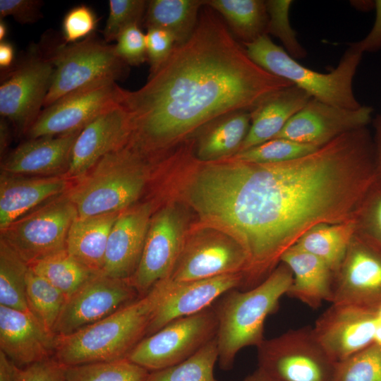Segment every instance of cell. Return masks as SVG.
<instances>
[{
    "mask_svg": "<svg viewBox=\"0 0 381 381\" xmlns=\"http://www.w3.org/2000/svg\"><path fill=\"white\" fill-rule=\"evenodd\" d=\"M81 131L28 139L3 157L1 173L28 176L65 175L73 144Z\"/></svg>",
    "mask_w": 381,
    "mask_h": 381,
    "instance_id": "obj_23",
    "label": "cell"
},
{
    "mask_svg": "<svg viewBox=\"0 0 381 381\" xmlns=\"http://www.w3.org/2000/svg\"><path fill=\"white\" fill-rule=\"evenodd\" d=\"M355 233L354 219L321 224L307 231L294 246L318 258L334 273Z\"/></svg>",
    "mask_w": 381,
    "mask_h": 381,
    "instance_id": "obj_31",
    "label": "cell"
},
{
    "mask_svg": "<svg viewBox=\"0 0 381 381\" xmlns=\"http://www.w3.org/2000/svg\"><path fill=\"white\" fill-rule=\"evenodd\" d=\"M145 157L126 144L99 159L68 190L78 217L121 212L131 207L147 181Z\"/></svg>",
    "mask_w": 381,
    "mask_h": 381,
    "instance_id": "obj_5",
    "label": "cell"
},
{
    "mask_svg": "<svg viewBox=\"0 0 381 381\" xmlns=\"http://www.w3.org/2000/svg\"><path fill=\"white\" fill-rule=\"evenodd\" d=\"M68 190L45 202L1 231L0 239L28 265L66 249L69 229L78 217Z\"/></svg>",
    "mask_w": 381,
    "mask_h": 381,
    "instance_id": "obj_10",
    "label": "cell"
},
{
    "mask_svg": "<svg viewBox=\"0 0 381 381\" xmlns=\"http://www.w3.org/2000/svg\"><path fill=\"white\" fill-rule=\"evenodd\" d=\"M97 22V17L91 8L83 4L76 6L64 17L62 40L66 44L80 41L94 33Z\"/></svg>",
    "mask_w": 381,
    "mask_h": 381,
    "instance_id": "obj_42",
    "label": "cell"
},
{
    "mask_svg": "<svg viewBox=\"0 0 381 381\" xmlns=\"http://www.w3.org/2000/svg\"><path fill=\"white\" fill-rule=\"evenodd\" d=\"M334 381H381V345L373 344L339 363Z\"/></svg>",
    "mask_w": 381,
    "mask_h": 381,
    "instance_id": "obj_38",
    "label": "cell"
},
{
    "mask_svg": "<svg viewBox=\"0 0 381 381\" xmlns=\"http://www.w3.org/2000/svg\"><path fill=\"white\" fill-rule=\"evenodd\" d=\"M148 1L110 0L109 16L102 31L107 43L116 40L120 33L133 24L143 23Z\"/></svg>",
    "mask_w": 381,
    "mask_h": 381,
    "instance_id": "obj_41",
    "label": "cell"
},
{
    "mask_svg": "<svg viewBox=\"0 0 381 381\" xmlns=\"http://www.w3.org/2000/svg\"><path fill=\"white\" fill-rule=\"evenodd\" d=\"M293 85L254 62L222 18L204 6L197 27L147 83L119 87L118 102L130 128L128 144L147 155Z\"/></svg>",
    "mask_w": 381,
    "mask_h": 381,
    "instance_id": "obj_2",
    "label": "cell"
},
{
    "mask_svg": "<svg viewBox=\"0 0 381 381\" xmlns=\"http://www.w3.org/2000/svg\"><path fill=\"white\" fill-rule=\"evenodd\" d=\"M119 213L77 217L67 236L69 255L87 268L102 272L109 236Z\"/></svg>",
    "mask_w": 381,
    "mask_h": 381,
    "instance_id": "obj_28",
    "label": "cell"
},
{
    "mask_svg": "<svg viewBox=\"0 0 381 381\" xmlns=\"http://www.w3.org/2000/svg\"><path fill=\"white\" fill-rule=\"evenodd\" d=\"M319 147L286 138H277L238 152L225 159L254 164L279 163L301 157Z\"/></svg>",
    "mask_w": 381,
    "mask_h": 381,
    "instance_id": "obj_37",
    "label": "cell"
},
{
    "mask_svg": "<svg viewBox=\"0 0 381 381\" xmlns=\"http://www.w3.org/2000/svg\"><path fill=\"white\" fill-rule=\"evenodd\" d=\"M217 318L212 306L171 321L145 337L126 358L148 371L164 369L188 358L216 337Z\"/></svg>",
    "mask_w": 381,
    "mask_h": 381,
    "instance_id": "obj_11",
    "label": "cell"
},
{
    "mask_svg": "<svg viewBox=\"0 0 381 381\" xmlns=\"http://www.w3.org/2000/svg\"><path fill=\"white\" fill-rule=\"evenodd\" d=\"M140 297L128 280L112 278L101 272L67 298L53 333L56 336L72 334Z\"/></svg>",
    "mask_w": 381,
    "mask_h": 381,
    "instance_id": "obj_14",
    "label": "cell"
},
{
    "mask_svg": "<svg viewBox=\"0 0 381 381\" xmlns=\"http://www.w3.org/2000/svg\"><path fill=\"white\" fill-rule=\"evenodd\" d=\"M15 49L12 43L4 40L0 42V68L2 72L9 70L15 64Z\"/></svg>",
    "mask_w": 381,
    "mask_h": 381,
    "instance_id": "obj_50",
    "label": "cell"
},
{
    "mask_svg": "<svg viewBox=\"0 0 381 381\" xmlns=\"http://www.w3.org/2000/svg\"><path fill=\"white\" fill-rule=\"evenodd\" d=\"M356 233L381 248V178L377 176L354 217Z\"/></svg>",
    "mask_w": 381,
    "mask_h": 381,
    "instance_id": "obj_40",
    "label": "cell"
},
{
    "mask_svg": "<svg viewBox=\"0 0 381 381\" xmlns=\"http://www.w3.org/2000/svg\"><path fill=\"white\" fill-rule=\"evenodd\" d=\"M373 344L381 345V321H380L379 320H378V324H377L375 333Z\"/></svg>",
    "mask_w": 381,
    "mask_h": 381,
    "instance_id": "obj_55",
    "label": "cell"
},
{
    "mask_svg": "<svg viewBox=\"0 0 381 381\" xmlns=\"http://www.w3.org/2000/svg\"><path fill=\"white\" fill-rule=\"evenodd\" d=\"M64 365L54 358L20 368L16 381H64Z\"/></svg>",
    "mask_w": 381,
    "mask_h": 381,
    "instance_id": "obj_46",
    "label": "cell"
},
{
    "mask_svg": "<svg viewBox=\"0 0 381 381\" xmlns=\"http://www.w3.org/2000/svg\"><path fill=\"white\" fill-rule=\"evenodd\" d=\"M371 122L374 128L373 140L376 171L377 176L381 178V114L376 115Z\"/></svg>",
    "mask_w": 381,
    "mask_h": 381,
    "instance_id": "obj_48",
    "label": "cell"
},
{
    "mask_svg": "<svg viewBox=\"0 0 381 381\" xmlns=\"http://www.w3.org/2000/svg\"><path fill=\"white\" fill-rule=\"evenodd\" d=\"M29 310L49 331L54 325L67 299L59 289L29 269L26 282Z\"/></svg>",
    "mask_w": 381,
    "mask_h": 381,
    "instance_id": "obj_35",
    "label": "cell"
},
{
    "mask_svg": "<svg viewBox=\"0 0 381 381\" xmlns=\"http://www.w3.org/2000/svg\"><path fill=\"white\" fill-rule=\"evenodd\" d=\"M375 18L372 29L361 41L349 44L363 54L381 49V0L375 1Z\"/></svg>",
    "mask_w": 381,
    "mask_h": 381,
    "instance_id": "obj_47",
    "label": "cell"
},
{
    "mask_svg": "<svg viewBox=\"0 0 381 381\" xmlns=\"http://www.w3.org/2000/svg\"><path fill=\"white\" fill-rule=\"evenodd\" d=\"M243 381H274L263 373H262L260 371L257 370L255 373H253L252 375L248 376L245 378Z\"/></svg>",
    "mask_w": 381,
    "mask_h": 381,
    "instance_id": "obj_53",
    "label": "cell"
},
{
    "mask_svg": "<svg viewBox=\"0 0 381 381\" xmlns=\"http://www.w3.org/2000/svg\"><path fill=\"white\" fill-rule=\"evenodd\" d=\"M376 309L332 303L313 328L318 343L339 363L374 343Z\"/></svg>",
    "mask_w": 381,
    "mask_h": 381,
    "instance_id": "obj_17",
    "label": "cell"
},
{
    "mask_svg": "<svg viewBox=\"0 0 381 381\" xmlns=\"http://www.w3.org/2000/svg\"><path fill=\"white\" fill-rule=\"evenodd\" d=\"M186 239V219L178 207L166 206L152 216L139 265L128 280L140 296L169 278Z\"/></svg>",
    "mask_w": 381,
    "mask_h": 381,
    "instance_id": "obj_12",
    "label": "cell"
},
{
    "mask_svg": "<svg viewBox=\"0 0 381 381\" xmlns=\"http://www.w3.org/2000/svg\"><path fill=\"white\" fill-rule=\"evenodd\" d=\"M56 339L30 310L0 306V350L18 367L54 358Z\"/></svg>",
    "mask_w": 381,
    "mask_h": 381,
    "instance_id": "obj_22",
    "label": "cell"
},
{
    "mask_svg": "<svg viewBox=\"0 0 381 381\" xmlns=\"http://www.w3.org/2000/svg\"><path fill=\"white\" fill-rule=\"evenodd\" d=\"M243 273H231L186 282L167 279V289L148 326L149 336L171 321L198 313L243 285Z\"/></svg>",
    "mask_w": 381,
    "mask_h": 381,
    "instance_id": "obj_19",
    "label": "cell"
},
{
    "mask_svg": "<svg viewBox=\"0 0 381 381\" xmlns=\"http://www.w3.org/2000/svg\"><path fill=\"white\" fill-rule=\"evenodd\" d=\"M268 14L267 35L277 37L283 44L285 51L294 59L306 56L307 52L296 37V32L289 21L291 0L265 1Z\"/></svg>",
    "mask_w": 381,
    "mask_h": 381,
    "instance_id": "obj_39",
    "label": "cell"
},
{
    "mask_svg": "<svg viewBox=\"0 0 381 381\" xmlns=\"http://www.w3.org/2000/svg\"><path fill=\"white\" fill-rule=\"evenodd\" d=\"M145 37L149 75H152L169 58L176 44L172 34L162 28H147Z\"/></svg>",
    "mask_w": 381,
    "mask_h": 381,
    "instance_id": "obj_44",
    "label": "cell"
},
{
    "mask_svg": "<svg viewBox=\"0 0 381 381\" xmlns=\"http://www.w3.org/2000/svg\"><path fill=\"white\" fill-rule=\"evenodd\" d=\"M243 45L258 65L302 89L312 98L349 109L362 106L354 95L352 83L363 54L351 45L349 44L337 66L327 73L301 65L267 35Z\"/></svg>",
    "mask_w": 381,
    "mask_h": 381,
    "instance_id": "obj_6",
    "label": "cell"
},
{
    "mask_svg": "<svg viewBox=\"0 0 381 381\" xmlns=\"http://www.w3.org/2000/svg\"><path fill=\"white\" fill-rule=\"evenodd\" d=\"M376 313L378 320L381 321V305L376 309Z\"/></svg>",
    "mask_w": 381,
    "mask_h": 381,
    "instance_id": "obj_56",
    "label": "cell"
},
{
    "mask_svg": "<svg viewBox=\"0 0 381 381\" xmlns=\"http://www.w3.org/2000/svg\"><path fill=\"white\" fill-rule=\"evenodd\" d=\"M246 254L240 243L222 231H203L186 238L169 278L186 282L226 274L243 273Z\"/></svg>",
    "mask_w": 381,
    "mask_h": 381,
    "instance_id": "obj_15",
    "label": "cell"
},
{
    "mask_svg": "<svg viewBox=\"0 0 381 381\" xmlns=\"http://www.w3.org/2000/svg\"><path fill=\"white\" fill-rule=\"evenodd\" d=\"M206 6L224 20L233 36L242 44L267 35L268 14L262 0H206Z\"/></svg>",
    "mask_w": 381,
    "mask_h": 381,
    "instance_id": "obj_30",
    "label": "cell"
},
{
    "mask_svg": "<svg viewBox=\"0 0 381 381\" xmlns=\"http://www.w3.org/2000/svg\"><path fill=\"white\" fill-rule=\"evenodd\" d=\"M116 41V52L128 66H138L147 61L146 37L140 25L125 28Z\"/></svg>",
    "mask_w": 381,
    "mask_h": 381,
    "instance_id": "obj_43",
    "label": "cell"
},
{
    "mask_svg": "<svg viewBox=\"0 0 381 381\" xmlns=\"http://www.w3.org/2000/svg\"><path fill=\"white\" fill-rule=\"evenodd\" d=\"M10 122L5 118L0 119V152L1 157L8 152L7 148L11 141Z\"/></svg>",
    "mask_w": 381,
    "mask_h": 381,
    "instance_id": "obj_51",
    "label": "cell"
},
{
    "mask_svg": "<svg viewBox=\"0 0 381 381\" xmlns=\"http://www.w3.org/2000/svg\"><path fill=\"white\" fill-rule=\"evenodd\" d=\"M258 370L274 381H334L338 363L303 327L265 339L257 348Z\"/></svg>",
    "mask_w": 381,
    "mask_h": 381,
    "instance_id": "obj_8",
    "label": "cell"
},
{
    "mask_svg": "<svg viewBox=\"0 0 381 381\" xmlns=\"http://www.w3.org/2000/svg\"><path fill=\"white\" fill-rule=\"evenodd\" d=\"M54 67L40 45H32L8 71L0 85V115L18 135H26L44 107Z\"/></svg>",
    "mask_w": 381,
    "mask_h": 381,
    "instance_id": "obj_9",
    "label": "cell"
},
{
    "mask_svg": "<svg viewBox=\"0 0 381 381\" xmlns=\"http://www.w3.org/2000/svg\"><path fill=\"white\" fill-rule=\"evenodd\" d=\"M72 180L54 176L0 175V231L45 202L66 193Z\"/></svg>",
    "mask_w": 381,
    "mask_h": 381,
    "instance_id": "obj_24",
    "label": "cell"
},
{
    "mask_svg": "<svg viewBox=\"0 0 381 381\" xmlns=\"http://www.w3.org/2000/svg\"><path fill=\"white\" fill-rule=\"evenodd\" d=\"M293 281L289 267L281 262L260 283L247 290L233 289L222 296L214 308L217 318V342L220 367L229 370L245 347H258L265 339L267 317L274 313Z\"/></svg>",
    "mask_w": 381,
    "mask_h": 381,
    "instance_id": "obj_4",
    "label": "cell"
},
{
    "mask_svg": "<svg viewBox=\"0 0 381 381\" xmlns=\"http://www.w3.org/2000/svg\"><path fill=\"white\" fill-rule=\"evenodd\" d=\"M167 289V279L108 317L65 336H56L54 358L63 365L126 358L146 336Z\"/></svg>",
    "mask_w": 381,
    "mask_h": 381,
    "instance_id": "obj_3",
    "label": "cell"
},
{
    "mask_svg": "<svg viewBox=\"0 0 381 381\" xmlns=\"http://www.w3.org/2000/svg\"><path fill=\"white\" fill-rule=\"evenodd\" d=\"M40 46L54 67L44 108L91 83L102 80L116 81L128 75L129 66L117 55L115 45L95 33L69 44L46 37Z\"/></svg>",
    "mask_w": 381,
    "mask_h": 381,
    "instance_id": "obj_7",
    "label": "cell"
},
{
    "mask_svg": "<svg viewBox=\"0 0 381 381\" xmlns=\"http://www.w3.org/2000/svg\"><path fill=\"white\" fill-rule=\"evenodd\" d=\"M19 368L0 350V381H16Z\"/></svg>",
    "mask_w": 381,
    "mask_h": 381,
    "instance_id": "obj_49",
    "label": "cell"
},
{
    "mask_svg": "<svg viewBox=\"0 0 381 381\" xmlns=\"http://www.w3.org/2000/svg\"><path fill=\"white\" fill-rule=\"evenodd\" d=\"M152 204L145 202L121 212L110 231L102 273L129 280L139 265L152 217Z\"/></svg>",
    "mask_w": 381,
    "mask_h": 381,
    "instance_id": "obj_21",
    "label": "cell"
},
{
    "mask_svg": "<svg viewBox=\"0 0 381 381\" xmlns=\"http://www.w3.org/2000/svg\"><path fill=\"white\" fill-rule=\"evenodd\" d=\"M352 3L355 8L361 11H368L375 8V1H356Z\"/></svg>",
    "mask_w": 381,
    "mask_h": 381,
    "instance_id": "obj_52",
    "label": "cell"
},
{
    "mask_svg": "<svg viewBox=\"0 0 381 381\" xmlns=\"http://www.w3.org/2000/svg\"><path fill=\"white\" fill-rule=\"evenodd\" d=\"M150 371L127 358L64 365V381H144Z\"/></svg>",
    "mask_w": 381,
    "mask_h": 381,
    "instance_id": "obj_36",
    "label": "cell"
},
{
    "mask_svg": "<svg viewBox=\"0 0 381 381\" xmlns=\"http://www.w3.org/2000/svg\"><path fill=\"white\" fill-rule=\"evenodd\" d=\"M29 265L0 239V306L29 310L26 282Z\"/></svg>",
    "mask_w": 381,
    "mask_h": 381,
    "instance_id": "obj_33",
    "label": "cell"
},
{
    "mask_svg": "<svg viewBox=\"0 0 381 381\" xmlns=\"http://www.w3.org/2000/svg\"><path fill=\"white\" fill-rule=\"evenodd\" d=\"M205 4L206 0H150L143 24L147 28H159L169 31L176 44H181L194 32Z\"/></svg>",
    "mask_w": 381,
    "mask_h": 381,
    "instance_id": "obj_29",
    "label": "cell"
},
{
    "mask_svg": "<svg viewBox=\"0 0 381 381\" xmlns=\"http://www.w3.org/2000/svg\"><path fill=\"white\" fill-rule=\"evenodd\" d=\"M29 266L35 273L64 293L66 298L101 273L80 263L66 249L34 262Z\"/></svg>",
    "mask_w": 381,
    "mask_h": 381,
    "instance_id": "obj_32",
    "label": "cell"
},
{
    "mask_svg": "<svg viewBox=\"0 0 381 381\" xmlns=\"http://www.w3.org/2000/svg\"><path fill=\"white\" fill-rule=\"evenodd\" d=\"M129 135L126 114L117 100L80 132L65 176L74 181L78 180L106 155L126 145Z\"/></svg>",
    "mask_w": 381,
    "mask_h": 381,
    "instance_id": "obj_20",
    "label": "cell"
},
{
    "mask_svg": "<svg viewBox=\"0 0 381 381\" xmlns=\"http://www.w3.org/2000/svg\"><path fill=\"white\" fill-rule=\"evenodd\" d=\"M102 80L75 90L44 107L28 130V139L82 130L118 100L119 85Z\"/></svg>",
    "mask_w": 381,
    "mask_h": 381,
    "instance_id": "obj_13",
    "label": "cell"
},
{
    "mask_svg": "<svg viewBox=\"0 0 381 381\" xmlns=\"http://www.w3.org/2000/svg\"><path fill=\"white\" fill-rule=\"evenodd\" d=\"M330 303L372 309L381 305V248L356 233L334 273Z\"/></svg>",
    "mask_w": 381,
    "mask_h": 381,
    "instance_id": "obj_16",
    "label": "cell"
},
{
    "mask_svg": "<svg viewBox=\"0 0 381 381\" xmlns=\"http://www.w3.org/2000/svg\"><path fill=\"white\" fill-rule=\"evenodd\" d=\"M310 99V95L294 85L266 97L250 111V128L238 152L275 138Z\"/></svg>",
    "mask_w": 381,
    "mask_h": 381,
    "instance_id": "obj_25",
    "label": "cell"
},
{
    "mask_svg": "<svg viewBox=\"0 0 381 381\" xmlns=\"http://www.w3.org/2000/svg\"><path fill=\"white\" fill-rule=\"evenodd\" d=\"M40 0H0L1 19L11 16L21 24L36 23L42 18Z\"/></svg>",
    "mask_w": 381,
    "mask_h": 381,
    "instance_id": "obj_45",
    "label": "cell"
},
{
    "mask_svg": "<svg viewBox=\"0 0 381 381\" xmlns=\"http://www.w3.org/2000/svg\"><path fill=\"white\" fill-rule=\"evenodd\" d=\"M8 33V26L6 23L1 19L0 20V41L5 40V38Z\"/></svg>",
    "mask_w": 381,
    "mask_h": 381,
    "instance_id": "obj_54",
    "label": "cell"
},
{
    "mask_svg": "<svg viewBox=\"0 0 381 381\" xmlns=\"http://www.w3.org/2000/svg\"><path fill=\"white\" fill-rule=\"evenodd\" d=\"M217 361L218 348L214 337L185 361L150 372L144 381H217L214 375Z\"/></svg>",
    "mask_w": 381,
    "mask_h": 381,
    "instance_id": "obj_34",
    "label": "cell"
},
{
    "mask_svg": "<svg viewBox=\"0 0 381 381\" xmlns=\"http://www.w3.org/2000/svg\"><path fill=\"white\" fill-rule=\"evenodd\" d=\"M377 176L373 135L363 127L290 161L205 163L184 189L200 217L243 248L248 289L313 227L354 219Z\"/></svg>",
    "mask_w": 381,
    "mask_h": 381,
    "instance_id": "obj_1",
    "label": "cell"
},
{
    "mask_svg": "<svg viewBox=\"0 0 381 381\" xmlns=\"http://www.w3.org/2000/svg\"><path fill=\"white\" fill-rule=\"evenodd\" d=\"M373 112L370 106L349 109L312 98L274 138L321 147L346 133L367 127Z\"/></svg>",
    "mask_w": 381,
    "mask_h": 381,
    "instance_id": "obj_18",
    "label": "cell"
},
{
    "mask_svg": "<svg viewBox=\"0 0 381 381\" xmlns=\"http://www.w3.org/2000/svg\"><path fill=\"white\" fill-rule=\"evenodd\" d=\"M250 122V111L238 110L205 126L196 143H194L196 159L205 163L215 162L237 153L247 135Z\"/></svg>",
    "mask_w": 381,
    "mask_h": 381,
    "instance_id": "obj_27",
    "label": "cell"
},
{
    "mask_svg": "<svg viewBox=\"0 0 381 381\" xmlns=\"http://www.w3.org/2000/svg\"><path fill=\"white\" fill-rule=\"evenodd\" d=\"M280 262L286 265L293 274L286 295L312 308L331 301L334 273L321 260L293 246L282 255Z\"/></svg>",
    "mask_w": 381,
    "mask_h": 381,
    "instance_id": "obj_26",
    "label": "cell"
}]
</instances>
